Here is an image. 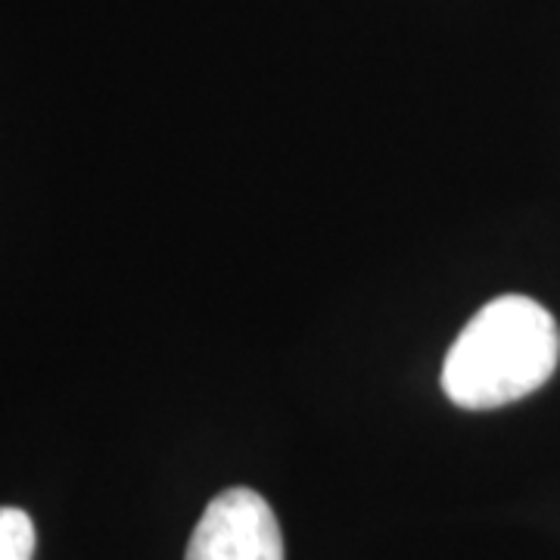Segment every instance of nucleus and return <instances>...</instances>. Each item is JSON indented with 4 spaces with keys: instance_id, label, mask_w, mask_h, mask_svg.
Instances as JSON below:
<instances>
[{
    "instance_id": "1",
    "label": "nucleus",
    "mask_w": 560,
    "mask_h": 560,
    "mask_svg": "<svg viewBox=\"0 0 560 560\" xmlns=\"http://www.w3.org/2000/svg\"><path fill=\"white\" fill-rule=\"evenodd\" d=\"M560 330L555 315L529 296L486 302L452 342L442 389L458 408L486 411L526 399L558 371Z\"/></svg>"
},
{
    "instance_id": "2",
    "label": "nucleus",
    "mask_w": 560,
    "mask_h": 560,
    "mask_svg": "<svg viewBox=\"0 0 560 560\" xmlns=\"http://www.w3.org/2000/svg\"><path fill=\"white\" fill-rule=\"evenodd\" d=\"M184 560H283L271 504L253 489H224L202 511Z\"/></svg>"
},
{
    "instance_id": "3",
    "label": "nucleus",
    "mask_w": 560,
    "mask_h": 560,
    "mask_svg": "<svg viewBox=\"0 0 560 560\" xmlns=\"http://www.w3.org/2000/svg\"><path fill=\"white\" fill-rule=\"evenodd\" d=\"M35 523L20 508H0V560H32Z\"/></svg>"
}]
</instances>
